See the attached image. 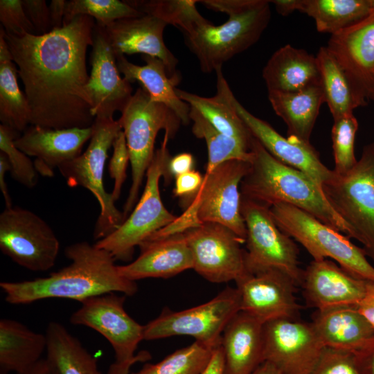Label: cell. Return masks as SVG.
<instances>
[{"label": "cell", "mask_w": 374, "mask_h": 374, "mask_svg": "<svg viewBox=\"0 0 374 374\" xmlns=\"http://www.w3.org/2000/svg\"><path fill=\"white\" fill-rule=\"evenodd\" d=\"M95 26L92 17L78 15L42 35L5 31L30 109V125L57 130L92 126L86 55Z\"/></svg>", "instance_id": "cell-1"}, {"label": "cell", "mask_w": 374, "mask_h": 374, "mask_svg": "<svg viewBox=\"0 0 374 374\" xmlns=\"http://www.w3.org/2000/svg\"><path fill=\"white\" fill-rule=\"evenodd\" d=\"M65 255L71 263L48 276L21 281H2L5 300L12 305H26L46 299H66L80 302L108 293L132 296L136 282L122 276L115 260L107 251L88 242L67 246Z\"/></svg>", "instance_id": "cell-2"}, {"label": "cell", "mask_w": 374, "mask_h": 374, "mask_svg": "<svg viewBox=\"0 0 374 374\" xmlns=\"http://www.w3.org/2000/svg\"><path fill=\"white\" fill-rule=\"evenodd\" d=\"M251 152L250 168L240 186L242 197L269 208L278 203L292 205L353 238L350 226L333 209L321 186L312 177L275 159L253 136Z\"/></svg>", "instance_id": "cell-3"}, {"label": "cell", "mask_w": 374, "mask_h": 374, "mask_svg": "<svg viewBox=\"0 0 374 374\" xmlns=\"http://www.w3.org/2000/svg\"><path fill=\"white\" fill-rule=\"evenodd\" d=\"M199 3L229 16L221 25L208 21L184 35L186 45L204 73L222 68L224 62L257 42L271 19L270 1L203 0Z\"/></svg>", "instance_id": "cell-4"}, {"label": "cell", "mask_w": 374, "mask_h": 374, "mask_svg": "<svg viewBox=\"0 0 374 374\" xmlns=\"http://www.w3.org/2000/svg\"><path fill=\"white\" fill-rule=\"evenodd\" d=\"M250 162L230 160L206 171L197 193L181 199L183 214L150 238L181 233L206 222L222 224L234 232L244 243L247 229L240 211L242 180L250 168Z\"/></svg>", "instance_id": "cell-5"}, {"label": "cell", "mask_w": 374, "mask_h": 374, "mask_svg": "<svg viewBox=\"0 0 374 374\" xmlns=\"http://www.w3.org/2000/svg\"><path fill=\"white\" fill-rule=\"evenodd\" d=\"M118 121L123 131L130 154L132 183L123 207L125 220L132 211L146 172L154 155V143L159 131L173 139L182 124L166 105L154 101L141 87L132 94Z\"/></svg>", "instance_id": "cell-6"}, {"label": "cell", "mask_w": 374, "mask_h": 374, "mask_svg": "<svg viewBox=\"0 0 374 374\" xmlns=\"http://www.w3.org/2000/svg\"><path fill=\"white\" fill-rule=\"evenodd\" d=\"M169 140L165 134L160 148L155 150L146 172L142 196L135 208L118 228L95 243L97 247L108 251L115 260H130L136 246L177 217L163 205L159 190L160 179L166 177L172 157L168 149Z\"/></svg>", "instance_id": "cell-7"}, {"label": "cell", "mask_w": 374, "mask_h": 374, "mask_svg": "<svg viewBox=\"0 0 374 374\" xmlns=\"http://www.w3.org/2000/svg\"><path fill=\"white\" fill-rule=\"evenodd\" d=\"M269 210L280 230L302 244L314 260L332 258L353 277L374 280V267L349 237L292 205L278 203Z\"/></svg>", "instance_id": "cell-8"}, {"label": "cell", "mask_w": 374, "mask_h": 374, "mask_svg": "<svg viewBox=\"0 0 374 374\" xmlns=\"http://www.w3.org/2000/svg\"><path fill=\"white\" fill-rule=\"evenodd\" d=\"M93 132L87 150L76 158L61 165L58 169L70 187L82 186L98 200L100 213L93 231L99 240L118 228L124 215L115 206L112 194L105 189L103 173L107 152L122 130L114 118H95Z\"/></svg>", "instance_id": "cell-9"}, {"label": "cell", "mask_w": 374, "mask_h": 374, "mask_svg": "<svg viewBox=\"0 0 374 374\" xmlns=\"http://www.w3.org/2000/svg\"><path fill=\"white\" fill-rule=\"evenodd\" d=\"M321 188L331 206L351 229L353 238L363 244L366 256L374 261V143L364 148L350 171L339 175L333 170Z\"/></svg>", "instance_id": "cell-10"}, {"label": "cell", "mask_w": 374, "mask_h": 374, "mask_svg": "<svg viewBox=\"0 0 374 374\" xmlns=\"http://www.w3.org/2000/svg\"><path fill=\"white\" fill-rule=\"evenodd\" d=\"M240 211L247 229L246 265L250 274L277 269L301 284L299 249L275 222L269 208L242 197Z\"/></svg>", "instance_id": "cell-11"}, {"label": "cell", "mask_w": 374, "mask_h": 374, "mask_svg": "<svg viewBox=\"0 0 374 374\" xmlns=\"http://www.w3.org/2000/svg\"><path fill=\"white\" fill-rule=\"evenodd\" d=\"M237 287H227L211 301L181 311L164 309L144 326V339L154 340L176 335H188L196 341L217 348L229 321L240 310Z\"/></svg>", "instance_id": "cell-12"}, {"label": "cell", "mask_w": 374, "mask_h": 374, "mask_svg": "<svg viewBox=\"0 0 374 374\" xmlns=\"http://www.w3.org/2000/svg\"><path fill=\"white\" fill-rule=\"evenodd\" d=\"M60 247L53 229L33 211L11 206L0 214V249L18 265L48 271L55 265Z\"/></svg>", "instance_id": "cell-13"}, {"label": "cell", "mask_w": 374, "mask_h": 374, "mask_svg": "<svg viewBox=\"0 0 374 374\" xmlns=\"http://www.w3.org/2000/svg\"><path fill=\"white\" fill-rule=\"evenodd\" d=\"M191 251L193 268L211 283H235L248 272L243 241L226 226L214 222L198 224L181 232Z\"/></svg>", "instance_id": "cell-14"}, {"label": "cell", "mask_w": 374, "mask_h": 374, "mask_svg": "<svg viewBox=\"0 0 374 374\" xmlns=\"http://www.w3.org/2000/svg\"><path fill=\"white\" fill-rule=\"evenodd\" d=\"M215 73L216 96L235 112L252 136L271 156L283 163L305 172L321 186L332 177L333 170L323 165L310 143L285 138L268 123L251 114L233 93L222 68L217 69Z\"/></svg>", "instance_id": "cell-15"}, {"label": "cell", "mask_w": 374, "mask_h": 374, "mask_svg": "<svg viewBox=\"0 0 374 374\" xmlns=\"http://www.w3.org/2000/svg\"><path fill=\"white\" fill-rule=\"evenodd\" d=\"M325 348L311 323L280 319L263 324V362L280 374H313Z\"/></svg>", "instance_id": "cell-16"}, {"label": "cell", "mask_w": 374, "mask_h": 374, "mask_svg": "<svg viewBox=\"0 0 374 374\" xmlns=\"http://www.w3.org/2000/svg\"><path fill=\"white\" fill-rule=\"evenodd\" d=\"M125 297L108 293L84 299L70 317L74 325L90 328L111 344L118 363L133 359L144 339V326L133 319L124 308Z\"/></svg>", "instance_id": "cell-17"}, {"label": "cell", "mask_w": 374, "mask_h": 374, "mask_svg": "<svg viewBox=\"0 0 374 374\" xmlns=\"http://www.w3.org/2000/svg\"><path fill=\"white\" fill-rule=\"evenodd\" d=\"M240 310L262 323L280 319H298L301 306L295 296V281L285 273L269 269L237 281Z\"/></svg>", "instance_id": "cell-18"}, {"label": "cell", "mask_w": 374, "mask_h": 374, "mask_svg": "<svg viewBox=\"0 0 374 374\" xmlns=\"http://www.w3.org/2000/svg\"><path fill=\"white\" fill-rule=\"evenodd\" d=\"M91 71L86 86L95 118H114L132 96L130 82L121 78L116 57L103 27L96 24L91 55Z\"/></svg>", "instance_id": "cell-19"}, {"label": "cell", "mask_w": 374, "mask_h": 374, "mask_svg": "<svg viewBox=\"0 0 374 374\" xmlns=\"http://www.w3.org/2000/svg\"><path fill=\"white\" fill-rule=\"evenodd\" d=\"M366 102L374 79V10L354 25L331 35L326 46Z\"/></svg>", "instance_id": "cell-20"}, {"label": "cell", "mask_w": 374, "mask_h": 374, "mask_svg": "<svg viewBox=\"0 0 374 374\" xmlns=\"http://www.w3.org/2000/svg\"><path fill=\"white\" fill-rule=\"evenodd\" d=\"M168 24L150 15L116 20L103 28L116 57L134 53L160 59L170 78L180 79L176 71L178 60L168 48L163 32Z\"/></svg>", "instance_id": "cell-21"}, {"label": "cell", "mask_w": 374, "mask_h": 374, "mask_svg": "<svg viewBox=\"0 0 374 374\" xmlns=\"http://www.w3.org/2000/svg\"><path fill=\"white\" fill-rule=\"evenodd\" d=\"M92 132V126L57 130L30 125L15 144L26 155L35 157L33 163L39 174L52 177L56 168L82 154Z\"/></svg>", "instance_id": "cell-22"}, {"label": "cell", "mask_w": 374, "mask_h": 374, "mask_svg": "<svg viewBox=\"0 0 374 374\" xmlns=\"http://www.w3.org/2000/svg\"><path fill=\"white\" fill-rule=\"evenodd\" d=\"M301 285L306 304L317 310L356 305L362 299L366 280L353 277L328 259L312 260L303 270Z\"/></svg>", "instance_id": "cell-23"}, {"label": "cell", "mask_w": 374, "mask_h": 374, "mask_svg": "<svg viewBox=\"0 0 374 374\" xmlns=\"http://www.w3.org/2000/svg\"><path fill=\"white\" fill-rule=\"evenodd\" d=\"M139 247L136 260L118 265L120 274L130 280L167 278L193 268L192 253L182 233L148 238Z\"/></svg>", "instance_id": "cell-24"}, {"label": "cell", "mask_w": 374, "mask_h": 374, "mask_svg": "<svg viewBox=\"0 0 374 374\" xmlns=\"http://www.w3.org/2000/svg\"><path fill=\"white\" fill-rule=\"evenodd\" d=\"M221 346L224 374H252L263 363V323L240 310L224 328Z\"/></svg>", "instance_id": "cell-25"}, {"label": "cell", "mask_w": 374, "mask_h": 374, "mask_svg": "<svg viewBox=\"0 0 374 374\" xmlns=\"http://www.w3.org/2000/svg\"><path fill=\"white\" fill-rule=\"evenodd\" d=\"M262 77L268 91L294 92L321 83L317 57L290 44L274 53Z\"/></svg>", "instance_id": "cell-26"}, {"label": "cell", "mask_w": 374, "mask_h": 374, "mask_svg": "<svg viewBox=\"0 0 374 374\" xmlns=\"http://www.w3.org/2000/svg\"><path fill=\"white\" fill-rule=\"evenodd\" d=\"M325 347L352 352L374 336V328L356 305L317 310L311 322Z\"/></svg>", "instance_id": "cell-27"}, {"label": "cell", "mask_w": 374, "mask_h": 374, "mask_svg": "<svg viewBox=\"0 0 374 374\" xmlns=\"http://www.w3.org/2000/svg\"><path fill=\"white\" fill-rule=\"evenodd\" d=\"M141 57L145 62L143 66L129 62L125 55L117 57L119 72L129 82H140L152 100L166 105L178 116L182 124L188 125L190 121V106L180 99L175 91L180 79L170 78L160 59L146 55Z\"/></svg>", "instance_id": "cell-28"}, {"label": "cell", "mask_w": 374, "mask_h": 374, "mask_svg": "<svg viewBox=\"0 0 374 374\" xmlns=\"http://www.w3.org/2000/svg\"><path fill=\"white\" fill-rule=\"evenodd\" d=\"M275 112L285 123L288 138L310 143L320 107L325 103L321 83L294 92L268 91Z\"/></svg>", "instance_id": "cell-29"}, {"label": "cell", "mask_w": 374, "mask_h": 374, "mask_svg": "<svg viewBox=\"0 0 374 374\" xmlns=\"http://www.w3.org/2000/svg\"><path fill=\"white\" fill-rule=\"evenodd\" d=\"M45 334L35 332L19 321L0 320V374L21 373L42 358L46 351Z\"/></svg>", "instance_id": "cell-30"}, {"label": "cell", "mask_w": 374, "mask_h": 374, "mask_svg": "<svg viewBox=\"0 0 374 374\" xmlns=\"http://www.w3.org/2000/svg\"><path fill=\"white\" fill-rule=\"evenodd\" d=\"M45 335L46 358L56 374H103L98 360L64 326L51 321Z\"/></svg>", "instance_id": "cell-31"}, {"label": "cell", "mask_w": 374, "mask_h": 374, "mask_svg": "<svg viewBox=\"0 0 374 374\" xmlns=\"http://www.w3.org/2000/svg\"><path fill=\"white\" fill-rule=\"evenodd\" d=\"M294 8L312 17L319 32L333 35L369 15L374 0H294Z\"/></svg>", "instance_id": "cell-32"}, {"label": "cell", "mask_w": 374, "mask_h": 374, "mask_svg": "<svg viewBox=\"0 0 374 374\" xmlns=\"http://www.w3.org/2000/svg\"><path fill=\"white\" fill-rule=\"evenodd\" d=\"M316 57L325 103L333 119L353 114L355 109L366 105L367 102L357 93L343 66L326 46L320 47Z\"/></svg>", "instance_id": "cell-33"}, {"label": "cell", "mask_w": 374, "mask_h": 374, "mask_svg": "<svg viewBox=\"0 0 374 374\" xmlns=\"http://www.w3.org/2000/svg\"><path fill=\"white\" fill-rule=\"evenodd\" d=\"M18 71L11 57L0 58V121L21 134L30 125V109L17 83Z\"/></svg>", "instance_id": "cell-34"}, {"label": "cell", "mask_w": 374, "mask_h": 374, "mask_svg": "<svg viewBox=\"0 0 374 374\" xmlns=\"http://www.w3.org/2000/svg\"><path fill=\"white\" fill-rule=\"evenodd\" d=\"M178 97L198 111L214 127L251 148L253 136L235 112L216 95L206 98L175 89Z\"/></svg>", "instance_id": "cell-35"}, {"label": "cell", "mask_w": 374, "mask_h": 374, "mask_svg": "<svg viewBox=\"0 0 374 374\" xmlns=\"http://www.w3.org/2000/svg\"><path fill=\"white\" fill-rule=\"evenodd\" d=\"M190 119L193 121L192 132L205 141L208 150L206 171L230 160L251 161V148L214 127L198 111L190 107Z\"/></svg>", "instance_id": "cell-36"}, {"label": "cell", "mask_w": 374, "mask_h": 374, "mask_svg": "<svg viewBox=\"0 0 374 374\" xmlns=\"http://www.w3.org/2000/svg\"><path fill=\"white\" fill-rule=\"evenodd\" d=\"M132 7L154 16L168 25L178 28L184 35L208 21L197 10V0H125Z\"/></svg>", "instance_id": "cell-37"}, {"label": "cell", "mask_w": 374, "mask_h": 374, "mask_svg": "<svg viewBox=\"0 0 374 374\" xmlns=\"http://www.w3.org/2000/svg\"><path fill=\"white\" fill-rule=\"evenodd\" d=\"M215 348L195 341L168 355L159 362L145 364L137 372L130 374H202Z\"/></svg>", "instance_id": "cell-38"}, {"label": "cell", "mask_w": 374, "mask_h": 374, "mask_svg": "<svg viewBox=\"0 0 374 374\" xmlns=\"http://www.w3.org/2000/svg\"><path fill=\"white\" fill-rule=\"evenodd\" d=\"M143 15L125 1L70 0L67 1L63 26L78 15L89 16L96 19L98 26L105 28L116 20Z\"/></svg>", "instance_id": "cell-39"}, {"label": "cell", "mask_w": 374, "mask_h": 374, "mask_svg": "<svg viewBox=\"0 0 374 374\" xmlns=\"http://www.w3.org/2000/svg\"><path fill=\"white\" fill-rule=\"evenodd\" d=\"M358 122L353 114L334 119L331 131L335 158L334 172L343 175L350 171L357 160L355 155V140Z\"/></svg>", "instance_id": "cell-40"}, {"label": "cell", "mask_w": 374, "mask_h": 374, "mask_svg": "<svg viewBox=\"0 0 374 374\" xmlns=\"http://www.w3.org/2000/svg\"><path fill=\"white\" fill-rule=\"evenodd\" d=\"M20 134L10 127L1 124L0 150L8 159L12 178L21 185L31 188L37 185L39 173L28 155L18 149L15 144V140Z\"/></svg>", "instance_id": "cell-41"}, {"label": "cell", "mask_w": 374, "mask_h": 374, "mask_svg": "<svg viewBox=\"0 0 374 374\" xmlns=\"http://www.w3.org/2000/svg\"><path fill=\"white\" fill-rule=\"evenodd\" d=\"M0 21L6 33L21 37L35 35V28L28 19L21 0L0 1Z\"/></svg>", "instance_id": "cell-42"}, {"label": "cell", "mask_w": 374, "mask_h": 374, "mask_svg": "<svg viewBox=\"0 0 374 374\" xmlns=\"http://www.w3.org/2000/svg\"><path fill=\"white\" fill-rule=\"evenodd\" d=\"M112 146L114 150L109 163V172L114 181L111 194L116 202L120 197L123 185L126 180L127 168L130 161L129 151L123 130L118 134Z\"/></svg>", "instance_id": "cell-43"}, {"label": "cell", "mask_w": 374, "mask_h": 374, "mask_svg": "<svg viewBox=\"0 0 374 374\" xmlns=\"http://www.w3.org/2000/svg\"><path fill=\"white\" fill-rule=\"evenodd\" d=\"M313 374H360L349 351L326 347Z\"/></svg>", "instance_id": "cell-44"}, {"label": "cell", "mask_w": 374, "mask_h": 374, "mask_svg": "<svg viewBox=\"0 0 374 374\" xmlns=\"http://www.w3.org/2000/svg\"><path fill=\"white\" fill-rule=\"evenodd\" d=\"M24 10L33 24L35 35H42L52 30L49 6L45 0H21Z\"/></svg>", "instance_id": "cell-45"}, {"label": "cell", "mask_w": 374, "mask_h": 374, "mask_svg": "<svg viewBox=\"0 0 374 374\" xmlns=\"http://www.w3.org/2000/svg\"><path fill=\"white\" fill-rule=\"evenodd\" d=\"M175 179L174 195L186 199L197 193L202 184L204 176L199 171L192 170Z\"/></svg>", "instance_id": "cell-46"}, {"label": "cell", "mask_w": 374, "mask_h": 374, "mask_svg": "<svg viewBox=\"0 0 374 374\" xmlns=\"http://www.w3.org/2000/svg\"><path fill=\"white\" fill-rule=\"evenodd\" d=\"M350 353L360 374H374V336Z\"/></svg>", "instance_id": "cell-47"}, {"label": "cell", "mask_w": 374, "mask_h": 374, "mask_svg": "<svg viewBox=\"0 0 374 374\" xmlns=\"http://www.w3.org/2000/svg\"><path fill=\"white\" fill-rule=\"evenodd\" d=\"M194 166L195 159L190 153L182 152L172 157L167 166L166 181L194 170Z\"/></svg>", "instance_id": "cell-48"}, {"label": "cell", "mask_w": 374, "mask_h": 374, "mask_svg": "<svg viewBox=\"0 0 374 374\" xmlns=\"http://www.w3.org/2000/svg\"><path fill=\"white\" fill-rule=\"evenodd\" d=\"M357 309L374 328V280L366 281L364 294Z\"/></svg>", "instance_id": "cell-49"}, {"label": "cell", "mask_w": 374, "mask_h": 374, "mask_svg": "<svg viewBox=\"0 0 374 374\" xmlns=\"http://www.w3.org/2000/svg\"><path fill=\"white\" fill-rule=\"evenodd\" d=\"M67 1L52 0L49 5L50 17L52 30L63 26Z\"/></svg>", "instance_id": "cell-50"}, {"label": "cell", "mask_w": 374, "mask_h": 374, "mask_svg": "<svg viewBox=\"0 0 374 374\" xmlns=\"http://www.w3.org/2000/svg\"><path fill=\"white\" fill-rule=\"evenodd\" d=\"M11 166L7 156L2 152H0V189L1 190L6 207H11L12 200L9 194L8 188L5 180V175L8 171L10 172Z\"/></svg>", "instance_id": "cell-51"}, {"label": "cell", "mask_w": 374, "mask_h": 374, "mask_svg": "<svg viewBox=\"0 0 374 374\" xmlns=\"http://www.w3.org/2000/svg\"><path fill=\"white\" fill-rule=\"evenodd\" d=\"M224 357L221 345L213 353L211 361L202 374H224Z\"/></svg>", "instance_id": "cell-52"}, {"label": "cell", "mask_w": 374, "mask_h": 374, "mask_svg": "<svg viewBox=\"0 0 374 374\" xmlns=\"http://www.w3.org/2000/svg\"><path fill=\"white\" fill-rule=\"evenodd\" d=\"M17 374H56L55 371L48 360V359L42 358L35 364L28 368L27 370Z\"/></svg>", "instance_id": "cell-53"}, {"label": "cell", "mask_w": 374, "mask_h": 374, "mask_svg": "<svg viewBox=\"0 0 374 374\" xmlns=\"http://www.w3.org/2000/svg\"><path fill=\"white\" fill-rule=\"evenodd\" d=\"M270 2L275 6L276 10L281 15L286 16L295 11L294 0H274Z\"/></svg>", "instance_id": "cell-54"}, {"label": "cell", "mask_w": 374, "mask_h": 374, "mask_svg": "<svg viewBox=\"0 0 374 374\" xmlns=\"http://www.w3.org/2000/svg\"><path fill=\"white\" fill-rule=\"evenodd\" d=\"M252 374H280V373L272 364L264 362Z\"/></svg>", "instance_id": "cell-55"}, {"label": "cell", "mask_w": 374, "mask_h": 374, "mask_svg": "<svg viewBox=\"0 0 374 374\" xmlns=\"http://www.w3.org/2000/svg\"><path fill=\"white\" fill-rule=\"evenodd\" d=\"M368 100H371L374 101V79H373V82L371 90L368 96Z\"/></svg>", "instance_id": "cell-56"}]
</instances>
